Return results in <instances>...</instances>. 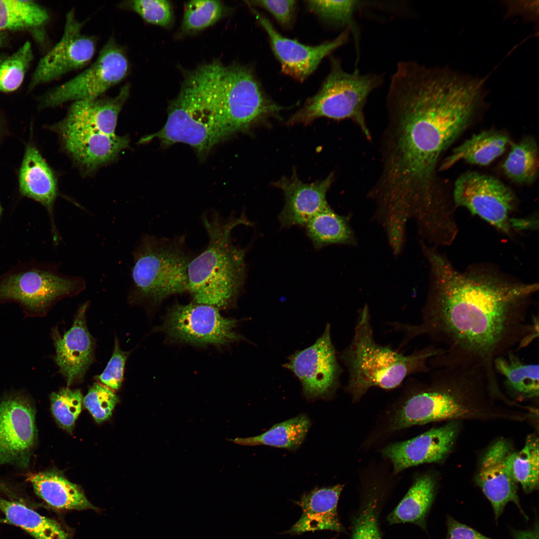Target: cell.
Returning a JSON list of instances; mask_svg holds the SVG:
<instances>
[{
  "label": "cell",
  "instance_id": "cell-1",
  "mask_svg": "<svg viewBox=\"0 0 539 539\" xmlns=\"http://www.w3.org/2000/svg\"><path fill=\"white\" fill-rule=\"evenodd\" d=\"M389 84L381 172L368 195L392 216H431L447 201L437 180L440 159L471 123L483 82L410 60L397 64Z\"/></svg>",
  "mask_w": 539,
  "mask_h": 539
},
{
  "label": "cell",
  "instance_id": "cell-2",
  "mask_svg": "<svg viewBox=\"0 0 539 539\" xmlns=\"http://www.w3.org/2000/svg\"><path fill=\"white\" fill-rule=\"evenodd\" d=\"M429 266V286L419 324H397L405 339L422 335L442 353L433 368L476 367L493 382L495 360L527 347L539 335L538 316L530 319L539 284L525 282L491 264L455 268L436 248L421 243Z\"/></svg>",
  "mask_w": 539,
  "mask_h": 539
},
{
  "label": "cell",
  "instance_id": "cell-3",
  "mask_svg": "<svg viewBox=\"0 0 539 539\" xmlns=\"http://www.w3.org/2000/svg\"><path fill=\"white\" fill-rule=\"evenodd\" d=\"M222 65L214 62L190 74L169 107L164 126L140 142L157 138L165 147L187 144L203 157L229 138L222 106Z\"/></svg>",
  "mask_w": 539,
  "mask_h": 539
},
{
  "label": "cell",
  "instance_id": "cell-4",
  "mask_svg": "<svg viewBox=\"0 0 539 539\" xmlns=\"http://www.w3.org/2000/svg\"><path fill=\"white\" fill-rule=\"evenodd\" d=\"M202 221L208 243L189 262L187 291L196 303L227 308L235 302L246 276V250L233 243L232 232L251 224L244 214L224 220L216 213L203 216Z\"/></svg>",
  "mask_w": 539,
  "mask_h": 539
},
{
  "label": "cell",
  "instance_id": "cell-5",
  "mask_svg": "<svg viewBox=\"0 0 539 539\" xmlns=\"http://www.w3.org/2000/svg\"><path fill=\"white\" fill-rule=\"evenodd\" d=\"M434 369L429 382L407 399L396 414L394 430L468 418L491 403L488 382L481 369L463 366Z\"/></svg>",
  "mask_w": 539,
  "mask_h": 539
},
{
  "label": "cell",
  "instance_id": "cell-6",
  "mask_svg": "<svg viewBox=\"0 0 539 539\" xmlns=\"http://www.w3.org/2000/svg\"><path fill=\"white\" fill-rule=\"evenodd\" d=\"M441 354L434 345L405 355L378 344L365 304L359 310L351 342L341 355L349 373L347 390L356 401L371 387L394 388L409 375L429 371L430 360Z\"/></svg>",
  "mask_w": 539,
  "mask_h": 539
},
{
  "label": "cell",
  "instance_id": "cell-7",
  "mask_svg": "<svg viewBox=\"0 0 539 539\" xmlns=\"http://www.w3.org/2000/svg\"><path fill=\"white\" fill-rule=\"evenodd\" d=\"M184 239L146 235L132 253L131 302L160 303L171 295L188 291V267L191 259Z\"/></svg>",
  "mask_w": 539,
  "mask_h": 539
},
{
  "label": "cell",
  "instance_id": "cell-8",
  "mask_svg": "<svg viewBox=\"0 0 539 539\" xmlns=\"http://www.w3.org/2000/svg\"><path fill=\"white\" fill-rule=\"evenodd\" d=\"M330 61L329 72L319 90L306 100L286 124L307 125L321 117L350 119L370 140L371 134L364 109L371 92L383 84V76L374 73H361L357 69L347 72L339 59L331 56Z\"/></svg>",
  "mask_w": 539,
  "mask_h": 539
},
{
  "label": "cell",
  "instance_id": "cell-9",
  "mask_svg": "<svg viewBox=\"0 0 539 539\" xmlns=\"http://www.w3.org/2000/svg\"><path fill=\"white\" fill-rule=\"evenodd\" d=\"M85 287L80 276L65 275L55 265L31 262L0 276V303L16 302L30 315H43L57 301Z\"/></svg>",
  "mask_w": 539,
  "mask_h": 539
},
{
  "label": "cell",
  "instance_id": "cell-10",
  "mask_svg": "<svg viewBox=\"0 0 539 539\" xmlns=\"http://www.w3.org/2000/svg\"><path fill=\"white\" fill-rule=\"evenodd\" d=\"M222 106L230 137L278 116L284 109L268 95L251 67L239 64L224 66Z\"/></svg>",
  "mask_w": 539,
  "mask_h": 539
},
{
  "label": "cell",
  "instance_id": "cell-11",
  "mask_svg": "<svg viewBox=\"0 0 539 539\" xmlns=\"http://www.w3.org/2000/svg\"><path fill=\"white\" fill-rule=\"evenodd\" d=\"M129 63L124 49L113 38L105 44L96 60L87 69L45 93L42 108L54 107L69 101L93 99L121 82L127 75Z\"/></svg>",
  "mask_w": 539,
  "mask_h": 539
},
{
  "label": "cell",
  "instance_id": "cell-12",
  "mask_svg": "<svg viewBox=\"0 0 539 539\" xmlns=\"http://www.w3.org/2000/svg\"><path fill=\"white\" fill-rule=\"evenodd\" d=\"M452 199L455 207L465 208L505 235L513 236L510 215L516 197L498 179L475 171L465 172L455 182Z\"/></svg>",
  "mask_w": 539,
  "mask_h": 539
},
{
  "label": "cell",
  "instance_id": "cell-13",
  "mask_svg": "<svg viewBox=\"0 0 539 539\" xmlns=\"http://www.w3.org/2000/svg\"><path fill=\"white\" fill-rule=\"evenodd\" d=\"M237 320L224 317L219 309L195 302L176 303L161 327L171 340L192 345H223L243 339L236 330Z\"/></svg>",
  "mask_w": 539,
  "mask_h": 539
},
{
  "label": "cell",
  "instance_id": "cell-14",
  "mask_svg": "<svg viewBox=\"0 0 539 539\" xmlns=\"http://www.w3.org/2000/svg\"><path fill=\"white\" fill-rule=\"evenodd\" d=\"M284 367L300 380L307 399L327 397L338 385L341 368L332 344L330 325L310 346L295 352Z\"/></svg>",
  "mask_w": 539,
  "mask_h": 539
},
{
  "label": "cell",
  "instance_id": "cell-15",
  "mask_svg": "<svg viewBox=\"0 0 539 539\" xmlns=\"http://www.w3.org/2000/svg\"><path fill=\"white\" fill-rule=\"evenodd\" d=\"M83 25L73 9L67 12L63 34L39 61L29 82L30 90L82 68L91 61L96 49V40L82 32Z\"/></svg>",
  "mask_w": 539,
  "mask_h": 539
},
{
  "label": "cell",
  "instance_id": "cell-16",
  "mask_svg": "<svg viewBox=\"0 0 539 539\" xmlns=\"http://www.w3.org/2000/svg\"><path fill=\"white\" fill-rule=\"evenodd\" d=\"M250 8L268 36L271 50L280 64L282 72L299 82L305 80L325 57L348 40L350 30L347 28L334 39L316 45H306L283 36L264 14L253 7Z\"/></svg>",
  "mask_w": 539,
  "mask_h": 539
},
{
  "label": "cell",
  "instance_id": "cell-17",
  "mask_svg": "<svg viewBox=\"0 0 539 539\" xmlns=\"http://www.w3.org/2000/svg\"><path fill=\"white\" fill-rule=\"evenodd\" d=\"M36 436L34 411L24 396L0 400V464H27Z\"/></svg>",
  "mask_w": 539,
  "mask_h": 539
},
{
  "label": "cell",
  "instance_id": "cell-18",
  "mask_svg": "<svg viewBox=\"0 0 539 539\" xmlns=\"http://www.w3.org/2000/svg\"><path fill=\"white\" fill-rule=\"evenodd\" d=\"M513 452L506 440L496 441L484 455L476 476L477 484L492 506L496 520L510 502L516 504L527 518L520 505L518 483L510 466L509 457Z\"/></svg>",
  "mask_w": 539,
  "mask_h": 539
},
{
  "label": "cell",
  "instance_id": "cell-19",
  "mask_svg": "<svg viewBox=\"0 0 539 539\" xmlns=\"http://www.w3.org/2000/svg\"><path fill=\"white\" fill-rule=\"evenodd\" d=\"M51 128L60 136L69 154L88 171L111 162L129 144L127 136L105 135L62 120Z\"/></svg>",
  "mask_w": 539,
  "mask_h": 539
},
{
  "label": "cell",
  "instance_id": "cell-20",
  "mask_svg": "<svg viewBox=\"0 0 539 539\" xmlns=\"http://www.w3.org/2000/svg\"><path fill=\"white\" fill-rule=\"evenodd\" d=\"M88 304L80 306L72 325L62 335L56 329L52 331L54 360L67 386L81 381L93 360L95 344L86 322Z\"/></svg>",
  "mask_w": 539,
  "mask_h": 539
},
{
  "label": "cell",
  "instance_id": "cell-21",
  "mask_svg": "<svg viewBox=\"0 0 539 539\" xmlns=\"http://www.w3.org/2000/svg\"><path fill=\"white\" fill-rule=\"evenodd\" d=\"M458 429V424L452 422L410 440L390 444L383 449V454L391 461L395 473L418 465L440 462L452 448Z\"/></svg>",
  "mask_w": 539,
  "mask_h": 539
},
{
  "label": "cell",
  "instance_id": "cell-22",
  "mask_svg": "<svg viewBox=\"0 0 539 539\" xmlns=\"http://www.w3.org/2000/svg\"><path fill=\"white\" fill-rule=\"evenodd\" d=\"M334 180L333 173L325 179L311 183L299 180L296 172L289 178L282 177L273 185L280 189L284 196V205L279 215L284 227H305L315 215L329 206L326 194Z\"/></svg>",
  "mask_w": 539,
  "mask_h": 539
},
{
  "label": "cell",
  "instance_id": "cell-23",
  "mask_svg": "<svg viewBox=\"0 0 539 539\" xmlns=\"http://www.w3.org/2000/svg\"><path fill=\"white\" fill-rule=\"evenodd\" d=\"M18 181L21 194L39 203L47 209L53 241L58 243L60 237L53 214L58 193L56 178L39 151L31 145L28 146L25 151Z\"/></svg>",
  "mask_w": 539,
  "mask_h": 539
},
{
  "label": "cell",
  "instance_id": "cell-24",
  "mask_svg": "<svg viewBox=\"0 0 539 539\" xmlns=\"http://www.w3.org/2000/svg\"><path fill=\"white\" fill-rule=\"evenodd\" d=\"M343 485L316 488L296 502L302 510L299 519L287 532L291 535L321 530L344 532L337 508Z\"/></svg>",
  "mask_w": 539,
  "mask_h": 539
},
{
  "label": "cell",
  "instance_id": "cell-25",
  "mask_svg": "<svg viewBox=\"0 0 539 539\" xmlns=\"http://www.w3.org/2000/svg\"><path fill=\"white\" fill-rule=\"evenodd\" d=\"M129 94L130 86L126 84L114 97L73 102L62 121L105 135H116L118 117Z\"/></svg>",
  "mask_w": 539,
  "mask_h": 539
},
{
  "label": "cell",
  "instance_id": "cell-26",
  "mask_svg": "<svg viewBox=\"0 0 539 539\" xmlns=\"http://www.w3.org/2000/svg\"><path fill=\"white\" fill-rule=\"evenodd\" d=\"M26 480L36 495L53 508L65 510L95 509L77 485L57 472L30 473Z\"/></svg>",
  "mask_w": 539,
  "mask_h": 539
},
{
  "label": "cell",
  "instance_id": "cell-27",
  "mask_svg": "<svg viewBox=\"0 0 539 539\" xmlns=\"http://www.w3.org/2000/svg\"><path fill=\"white\" fill-rule=\"evenodd\" d=\"M509 144V136L502 131L489 130L475 134L456 147L438 170H446L461 160L480 166L489 165L504 153Z\"/></svg>",
  "mask_w": 539,
  "mask_h": 539
},
{
  "label": "cell",
  "instance_id": "cell-28",
  "mask_svg": "<svg viewBox=\"0 0 539 539\" xmlns=\"http://www.w3.org/2000/svg\"><path fill=\"white\" fill-rule=\"evenodd\" d=\"M497 375L504 380L507 391L514 397L526 399L539 396V364L527 363L515 352L497 358L494 363Z\"/></svg>",
  "mask_w": 539,
  "mask_h": 539
},
{
  "label": "cell",
  "instance_id": "cell-29",
  "mask_svg": "<svg viewBox=\"0 0 539 539\" xmlns=\"http://www.w3.org/2000/svg\"><path fill=\"white\" fill-rule=\"evenodd\" d=\"M315 249L333 244L355 246V235L347 216L336 213L330 206L312 217L304 227Z\"/></svg>",
  "mask_w": 539,
  "mask_h": 539
},
{
  "label": "cell",
  "instance_id": "cell-30",
  "mask_svg": "<svg viewBox=\"0 0 539 539\" xmlns=\"http://www.w3.org/2000/svg\"><path fill=\"white\" fill-rule=\"evenodd\" d=\"M435 482L430 475L418 478L395 509L389 515L391 524L410 523L424 527L425 520L433 503Z\"/></svg>",
  "mask_w": 539,
  "mask_h": 539
},
{
  "label": "cell",
  "instance_id": "cell-31",
  "mask_svg": "<svg viewBox=\"0 0 539 539\" xmlns=\"http://www.w3.org/2000/svg\"><path fill=\"white\" fill-rule=\"evenodd\" d=\"M0 510L8 523L20 528L35 539H69L68 534L58 523L20 503L0 498Z\"/></svg>",
  "mask_w": 539,
  "mask_h": 539
},
{
  "label": "cell",
  "instance_id": "cell-32",
  "mask_svg": "<svg viewBox=\"0 0 539 539\" xmlns=\"http://www.w3.org/2000/svg\"><path fill=\"white\" fill-rule=\"evenodd\" d=\"M311 426L305 414H300L273 425L258 436L228 439L243 446L266 445L290 450L298 449L303 442Z\"/></svg>",
  "mask_w": 539,
  "mask_h": 539
},
{
  "label": "cell",
  "instance_id": "cell-33",
  "mask_svg": "<svg viewBox=\"0 0 539 539\" xmlns=\"http://www.w3.org/2000/svg\"><path fill=\"white\" fill-rule=\"evenodd\" d=\"M510 145V150L502 165L504 173L514 183H533L538 176L539 165L538 147L535 140L526 137Z\"/></svg>",
  "mask_w": 539,
  "mask_h": 539
},
{
  "label": "cell",
  "instance_id": "cell-34",
  "mask_svg": "<svg viewBox=\"0 0 539 539\" xmlns=\"http://www.w3.org/2000/svg\"><path fill=\"white\" fill-rule=\"evenodd\" d=\"M49 18L46 9L33 1L0 0V30L38 27Z\"/></svg>",
  "mask_w": 539,
  "mask_h": 539
},
{
  "label": "cell",
  "instance_id": "cell-35",
  "mask_svg": "<svg viewBox=\"0 0 539 539\" xmlns=\"http://www.w3.org/2000/svg\"><path fill=\"white\" fill-rule=\"evenodd\" d=\"M539 439L531 436L524 447L519 452H513L509 461L513 476L526 493H531L539 487Z\"/></svg>",
  "mask_w": 539,
  "mask_h": 539
},
{
  "label": "cell",
  "instance_id": "cell-36",
  "mask_svg": "<svg viewBox=\"0 0 539 539\" xmlns=\"http://www.w3.org/2000/svg\"><path fill=\"white\" fill-rule=\"evenodd\" d=\"M359 0H305L307 9L320 20L335 27H345L357 38L354 15L364 4Z\"/></svg>",
  "mask_w": 539,
  "mask_h": 539
},
{
  "label": "cell",
  "instance_id": "cell-37",
  "mask_svg": "<svg viewBox=\"0 0 539 539\" xmlns=\"http://www.w3.org/2000/svg\"><path fill=\"white\" fill-rule=\"evenodd\" d=\"M32 59V46L27 41L0 63V92H10L19 87Z\"/></svg>",
  "mask_w": 539,
  "mask_h": 539
},
{
  "label": "cell",
  "instance_id": "cell-38",
  "mask_svg": "<svg viewBox=\"0 0 539 539\" xmlns=\"http://www.w3.org/2000/svg\"><path fill=\"white\" fill-rule=\"evenodd\" d=\"M51 412L58 425L67 432L72 431L81 411L83 397L79 389L62 388L50 396Z\"/></svg>",
  "mask_w": 539,
  "mask_h": 539
},
{
  "label": "cell",
  "instance_id": "cell-39",
  "mask_svg": "<svg viewBox=\"0 0 539 539\" xmlns=\"http://www.w3.org/2000/svg\"><path fill=\"white\" fill-rule=\"evenodd\" d=\"M223 11V5L219 0L190 1L185 10L182 28L193 31L209 27L220 19Z\"/></svg>",
  "mask_w": 539,
  "mask_h": 539
},
{
  "label": "cell",
  "instance_id": "cell-40",
  "mask_svg": "<svg viewBox=\"0 0 539 539\" xmlns=\"http://www.w3.org/2000/svg\"><path fill=\"white\" fill-rule=\"evenodd\" d=\"M118 402V396L111 389L97 383L89 388L83 399L85 407L98 423L110 418Z\"/></svg>",
  "mask_w": 539,
  "mask_h": 539
},
{
  "label": "cell",
  "instance_id": "cell-41",
  "mask_svg": "<svg viewBox=\"0 0 539 539\" xmlns=\"http://www.w3.org/2000/svg\"><path fill=\"white\" fill-rule=\"evenodd\" d=\"M126 4L148 23L167 26L172 22V8L167 0H134Z\"/></svg>",
  "mask_w": 539,
  "mask_h": 539
},
{
  "label": "cell",
  "instance_id": "cell-42",
  "mask_svg": "<svg viewBox=\"0 0 539 539\" xmlns=\"http://www.w3.org/2000/svg\"><path fill=\"white\" fill-rule=\"evenodd\" d=\"M377 505L374 499L362 508L353 521L351 539H381Z\"/></svg>",
  "mask_w": 539,
  "mask_h": 539
},
{
  "label": "cell",
  "instance_id": "cell-43",
  "mask_svg": "<svg viewBox=\"0 0 539 539\" xmlns=\"http://www.w3.org/2000/svg\"><path fill=\"white\" fill-rule=\"evenodd\" d=\"M252 7L262 8L268 11L283 28L290 29L294 23L297 9V1L288 0L247 1Z\"/></svg>",
  "mask_w": 539,
  "mask_h": 539
},
{
  "label": "cell",
  "instance_id": "cell-44",
  "mask_svg": "<svg viewBox=\"0 0 539 539\" xmlns=\"http://www.w3.org/2000/svg\"><path fill=\"white\" fill-rule=\"evenodd\" d=\"M129 352L121 350L115 337L113 353L102 373L97 379L105 386L112 390L119 389L122 384L124 368Z\"/></svg>",
  "mask_w": 539,
  "mask_h": 539
},
{
  "label": "cell",
  "instance_id": "cell-45",
  "mask_svg": "<svg viewBox=\"0 0 539 539\" xmlns=\"http://www.w3.org/2000/svg\"><path fill=\"white\" fill-rule=\"evenodd\" d=\"M446 539H492L449 516Z\"/></svg>",
  "mask_w": 539,
  "mask_h": 539
},
{
  "label": "cell",
  "instance_id": "cell-46",
  "mask_svg": "<svg viewBox=\"0 0 539 539\" xmlns=\"http://www.w3.org/2000/svg\"><path fill=\"white\" fill-rule=\"evenodd\" d=\"M515 539H539L538 523L533 530L517 531L512 532Z\"/></svg>",
  "mask_w": 539,
  "mask_h": 539
},
{
  "label": "cell",
  "instance_id": "cell-47",
  "mask_svg": "<svg viewBox=\"0 0 539 539\" xmlns=\"http://www.w3.org/2000/svg\"><path fill=\"white\" fill-rule=\"evenodd\" d=\"M2 212H3L2 207L1 204V203L0 202V219L1 217Z\"/></svg>",
  "mask_w": 539,
  "mask_h": 539
},
{
  "label": "cell",
  "instance_id": "cell-48",
  "mask_svg": "<svg viewBox=\"0 0 539 539\" xmlns=\"http://www.w3.org/2000/svg\"><path fill=\"white\" fill-rule=\"evenodd\" d=\"M2 37L0 33V46L2 44Z\"/></svg>",
  "mask_w": 539,
  "mask_h": 539
},
{
  "label": "cell",
  "instance_id": "cell-49",
  "mask_svg": "<svg viewBox=\"0 0 539 539\" xmlns=\"http://www.w3.org/2000/svg\"></svg>",
  "mask_w": 539,
  "mask_h": 539
}]
</instances>
